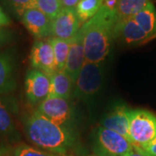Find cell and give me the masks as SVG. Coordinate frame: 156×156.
<instances>
[{"mask_svg": "<svg viewBox=\"0 0 156 156\" xmlns=\"http://www.w3.org/2000/svg\"><path fill=\"white\" fill-rule=\"evenodd\" d=\"M23 127L29 140L42 150L67 156L77 146L72 128L52 122L37 110L24 119Z\"/></svg>", "mask_w": 156, "mask_h": 156, "instance_id": "1", "label": "cell"}, {"mask_svg": "<svg viewBox=\"0 0 156 156\" xmlns=\"http://www.w3.org/2000/svg\"><path fill=\"white\" fill-rule=\"evenodd\" d=\"M117 20L115 11L102 5L95 17L82 25L86 61L104 62L115 40L114 30Z\"/></svg>", "mask_w": 156, "mask_h": 156, "instance_id": "2", "label": "cell"}, {"mask_svg": "<svg viewBox=\"0 0 156 156\" xmlns=\"http://www.w3.org/2000/svg\"><path fill=\"white\" fill-rule=\"evenodd\" d=\"M103 73L102 62L85 61L74 83L72 97L87 101L95 96L102 85Z\"/></svg>", "mask_w": 156, "mask_h": 156, "instance_id": "3", "label": "cell"}, {"mask_svg": "<svg viewBox=\"0 0 156 156\" xmlns=\"http://www.w3.org/2000/svg\"><path fill=\"white\" fill-rule=\"evenodd\" d=\"M133 149L134 146L125 137L101 126L92 136V150L95 156H123Z\"/></svg>", "mask_w": 156, "mask_h": 156, "instance_id": "4", "label": "cell"}, {"mask_svg": "<svg viewBox=\"0 0 156 156\" xmlns=\"http://www.w3.org/2000/svg\"><path fill=\"white\" fill-rule=\"evenodd\" d=\"M129 137L134 147H140L156 137V115L152 112L135 108L128 109Z\"/></svg>", "mask_w": 156, "mask_h": 156, "instance_id": "5", "label": "cell"}, {"mask_svg": "<svg viewBox=\"0 0 156 156\" xmlns=\"http://www.w3.org/2000/svg\"><path fill=\"white\" fill-rule=\"evenodd\" d=\"M37 111L52 122L59 126L69 127V122L72 118L73 108L70 101L67 99L48 96L44 101L39 103Z\"/></svg>", "mask_w": 156, "mask_h": 156, "instance_id": "6", "label": "cell"}, {"mask_svg": "<svg viewBox=\"0 0 156 156\" xmlns=\"http://www.w3.org/2000/svg\"><path fill=\"white\" fill-rule=\"evenodd\" d=\"M24 88L29 102L33 105L39 104L50 95V76L40 70L31 69L26 73Z\"/></svg>", "mask_w": 156, "mask_h": 156, "instance_id": "7", "label": "cell"}, {"mask_svg": "<svg viewBox=\"0 0 156 156\" xmlns=\"http://www.w3.org/2000/svg\"><path fill=\"white\" fill-rule=\"evenodd\" d=\"M30 62L32 69L40 70L48 76L57 71L55 56L50 40H36L31 47Z\"/></svg>", "mask_w": 156, "mask_h": 156, "instance_id": "8", "label": "cell"}, {"mask_svg": "<svg viewBox=\"0 0 156 156\" xmlns=\"http://www.w3.org/2000/svg\"><path fill=\"white\" fill-rule=\"evenodd\" d=\"M82 25L76 9L63 8L52 20L51 37L70 40L80 30Z\"/></svg>", "mask_w": 156, "mask_h": 156, "instance_id": "9", "label": "cell"}, {"mask_svg": "<svg viewBox=\"0 0 156 156\" xmlns=\"http://www.w3.org/2000/svg\"><path fill=\"white\" fill-rule=\"evenodd\" d=\"M17 111L16 101L9 95L0 96V135L11 142H17L20 139L14 122V115Z\"/></svg>", "mask_w": 156, "mask_h": 156, "instance_id": "10", "label": "cell"}, {"mask_svg": "<svg viewBox=\"0 0 156 156\" xmlns=\"http://www.w3.org/2000/svg\"><path fill=\"white\" fill-rule=\"evenodd\" d=\"M23 25L37 40L51 37L52 20L37 8L29 9L20 18Z\"/></svg>", "mask_w": 156, "mask_h": 156, "instance_id": "11", "label": "cell"}, {"mask_svg": "<svg viewBox=\"0 0 156 156\" xmlns=\"http://www.w3.org/2000/svg\"><path fill=\"white\" fill-rule=\"evenodd\" d=\"M83 33L80 29L76 35L70 39V46L67 61L63 70L75 83L82 67L85 62Z\"/></svg>", "mask_w": 156, "mask_h": 156, "instance_id": "12", "label": "cell"}, {"mask_svg": "<svg viewBox=\"0 0 156 156\" xmlns=\"http://www.w3.org/2000/svg\"><path fill=\"white\" fill-rule=\"evenodd\" d=\"M147 35L137 24L132 17L119 19L114 30V39H119L124 44H134L140 42H146Z\"/></svg>", "mask_w": 156, "mask_h": 156, "instance_id": "13", "label": "cell"}, {"mask_svg": "<svg viewBox=\"0 0 156 156\" xmlns=\"http://www.w3.org/2000/svg\"><path fill=\"white\" fill-rule=\"evenodd\" d=\"M15 58L11 50L0 52V96L10 95L17 87Z\"/></svg>", "mask_w": 156, "mask_h": 156, "instance_id": "14", "label": "cell"}, {"mask_svg": "<svg viewBox=\"0 0 156 156\" xmlns=\"http://www.w3.org/2000/svg\"><path fill=\"white\" fill-rule=\"evenodd\" d=\"M128 109V108L125 105L115 106L103 118L101 126L121 134L130 141Z\"/></svg>", "mask_w": 156, "mask_h": 156, "instance_id": "15", "label": "cell"}, {"mask_svg": "<svg viewBox=\"0 0 156 156\" xmlns=\"http://www.w3.org/2000/svg\"><path fill=\"white\" fill-rule=\"evenodd\" d=\"M74 82L64 70H57L50 76V89L49 96L63 99L72 98Z\"/></svg>", "mask_w": 156, "mask_h": 156, "instance_id": "16", "label": "cell"}, {"mask_svg": "<svg viewBox=\"0 0 156 156\" xmlns=\"http://www.w3.org/2000/svg\"><path fill=\"white\" fill-rule=\"evenodd\" d=\"M133 18L140 28L143 30L148 38L147 41L156 34V8L150 2L141 9L139 12L133 16Z\"/></svg>", "mask_w": 156, "mask_h": 156, "instance_id": "17", "label": "cell"}, {"mask_svg": "<svg viewBox=\"0 0 156 156\" xmlns=\"http://www.w3.org/2000/svg\"><path fill=\"white\" fill-rule=\"evenodd\" d=\"M150 2L151 0H116L117 19L133 17Z\"/></svg>", "mask_w": 156, "mask_h": 156, "instance_id": "18", "label": "cell"}, {"mask_svg": "<svg viewBox=\"0 0 156 156\" xmlns=\"http://www.w3.org/2000/svg\"><path fill=\"white\" fill-rule=\"evenodd\" d=\"M103 0H80L76 7L78 18L82 24L94 17L100 11Z\"/></svg>", "mask_w": 156, "mask_h": 156, "instance_id": "19", "label": "cell"}, {"mask_svg": "<svg viewBox=\"0 0 156 156\" xmlns=\"http://www.w3.org/2000/svg\"><path fill=\"white\" fill-rule=\"evenodd\" d=\"M49 40L54 52L56 69L57 70H63L69 51L70 40H63L56 37H50Z\"/></svg>", "mask_w": 156, "mask_h": 156, "instance_id": "20", "label": "cell"}, {"mask_svg": "<svg viewBox=\"0 0 156 156\" xmlns=\"http://www.w3.org/2000/svg\"><path fill=\"white\" fill-rule=\"evenodd\" d=\"M35 2L36 0H1L8 12L17 19H20L27 10L36 8Z\"/></svg>", "mask_w": 156, "mask_h": 156, "instance_id": "21", "label": "cell"}, {"mask_svg": "<svg viewBox=\"0 0 156 156\" xmlns=\"http://www.w3.org/2000/svg\"><path fill=\"white\" fill-rule=\"evenodd\" d=\"M36 8L53 20L62 10L60 0H36Z\"/></svg>", "mask_w": 156, "mask_h": 156, "instance_id": "22", "label": "cell"}, {"mask_svg": "<svg viewBox=\"0 0 156 156\" xmlns=\"http://www.w3.org/2000/svg\"><path fill=\"white\" fill-rule=\"evenodd\" d=\"M14 156H66L58 155L47 151L36 148L31 146H29L24 143L18 144L14 150Z\"/></svg>", "mask_w": 156, "mask_h": 156, "instance_id": "23", "label": "cell"}, {"mask_svg": "<svg viewBox=\"0 0 156 156\" xmlns=\"http://www.w3.org/2000/svg\"><path fill=\"white\" fill-rule=\"evenodd\" d=\"M134 147L147 156H156V137L144 145Z\"/></svg>", "mask_w": 156, "mask_h": 156, "instance_id": "24", "label": "cell"}, {"mask_svg": "<svg viewBox=\"0 0 156 156\" xmlns=\"http://www.w3.org/2000/svg\"><path fill=\"white\" fill-rule=\"evenodd\" d=\"M14 38L13 31L6 28H0V49L11 43Z\"/></svg>", "mask_w": 156, "mask_h": 156, "instance_id": "25", "label": "cell"}, {"mask_svg": "<svg viewBox=\"0 0 156 156\" xmlns=\"http://www.w3.org/2000/svg\"><path fill=\"white\" fill-rule=\"evenodd\" d=\"M11 23V17L0 5V28H5Z\"/></svg>", "mask_w": 156, "mask_h": 156, "instance_id": "26", "label": "cell"}, {"mask_svg": "<svg viewBox=\"0 0 156 156\" xmlns=\"http://www.w3.org/2000/svg\"><path fill=\"white\" fill-rule=\"evenodd\" d=\"M62 9H76V7L80 2V0H60Z\"/></svg>", "mask_w": 156, "mask_h": 156, "instance_id": "27", "label": "cell"}, {"mask_svg": "<svg viewBox=\"0 0 156 156\" xmlns=\"http://www.w3.org/2000/svg\"><path fill=\"white\" fill-rule=\"evenodd\" d=\"M123 156H147L145 155L144 154H142L140 151H139L138 149H136V148H134L132 151H130V152H128V154H126L125 155Z\"/></svg>", "mask_w": 156, "mask_h": 156, "instance_id": "28", "label": "cell"}, {"mask_svg": "<svg viewBox=\"0 0 156 156\" xmlns=\"http://www.w3.org/2000/svg\"><path fill=\"white\" fill-rule=\"evenodd\" d=\"M0 156H6L5 148L2 146H0Z\"/></svg>", "mask_w": 156, "mask_h": 156, "instance_id": "29", "label": "cell"}, {"mask_svg": "<svg viewBox=\"0 0 156 156\" xmlns=\"http://www.w3.org/2000/svg\"><path fill=\"white\" fill-rule=\"evenodd\" d=\"M154 37H156V34H155V35H154V37H151L150 39H152V38H154ZM150 39H149V40H150Z\"/></svg>", "mask_w": 156, "mask_h": 156, "instance_id": "30", "label": "cell"}, {"mask_svg": "<svg viewBox=\"0 0 156 156\" xmlns=\"http://www.w3.org/2000/svg\"><path fill=\"white\" fill-rule=\"evenodd\" d=\"M68 156H71V155H68ZM87 156H95V155H87Z\"/></svg>", "mask_w": 156, "mask_h": 156, "instance_id": "31", "label": "cell"}, {"mask_svg": "<svg viewBox=\"0 0 156 156\" xmlns=\"http://www.w3.org/2000/svg\"><path fill=\"white\" fill-rule=\"evenodd\" d=\"M67 156H68V155H67Z\"/></svg>", "mask_w": 156, "mask_h": 156, "instance_id": "32", "label": "cell"}]
</instances>
